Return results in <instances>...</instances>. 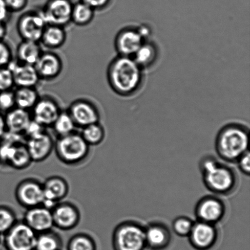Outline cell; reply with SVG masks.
I'll use <instances>...</instances> for the list:
<instances>
[{
  "label": "cell",
  "instance_id": "obj_29",
  "mask_svg": "<svg viewBox=\"0 0 250 250\" xmlns=\"http://www.w3.org/2000/svg\"><path fill=\"white\" fill-rule=\"evenodd\" d=\"M62 247L60 235L53 229L37 235L35 250H61Z\"/></svg>",
  "mask_w": 250,
  "mask_h": 250
},
{
  "label": "cell",
  "instance_id": "obj_8",
  "mask_svg": "<svg viewBox=\"0 0 250 250\" xmlns=\"http://www.w3.org/2000/svg\"><path fill=\"white\" fill-rule=\"evenodd\" d=\"M226 211L224 201L214 196H206L198 202L195 214L198 221L216 225L224 219Z\"/></svg>",
  "mask_w": 250,
  "mask_h": 250
},
{
  "label": "cell",
  "instance_id": "obj_38",
  "mask_svg": "<svg viewBox=\"0 0 250 250\" xmlns=\"http://www.w3.org/2000/svg\"><path fill=\"white\" fill-rule=\"evenodd\" d=\"M45 127L42 126L38 122L32 119L28 127H26L23 135L26 139L31 138V137L35 136L43 133V132H45Z\"/></svg>",
  "mask_w": 250,
  "mask_h": 250
},
{
  "label": "cell",
  "instance_id": "obj_2",
  "mask_svg": "<svg viewBox=\"0 0 250 250\" xmlns=\"http://www.w3.org/2000/svg\"><path fill=\"white\" fill-rule=\"evenodd\" d=\"M200 169L206 187L215 194L229 196L236 191L238 176L233 168L220 163L212 156H206L200 162Z\"/></svg>",
  "mask_w": 250,
  "mask_h": 250
},
{
  "label": "cell",
  "instance_id": "obj_43",
  "mask_svg": "<svg viewBox=\"0 0 250 250\" xmlns=\"http://www.w3.org/2000/svg\"><path fill=\"white\" fill-rule=\"evenodd\" d=\"M7 131L6 122H5L4 114L0 112V139L3 136L5 132Z\"/></svg>",
  "mask_w": 250,
  "mask_h": 250
},
{
  "label": "cell",
  "instance_id": "obj_42",
  "mask_svg": "<svg viewBox=\"0 0 250 250\" xmlns=\"http://www.w3.org/2000/svg\"><path fill=\"white\" fill-rule=\"evenodd\" d=\"M10 13L6 1L0 0V22H6Z\"/></svg>",
  "mask_w": 250,
  "mask_h": 250
},
{
  "label": "cell",
  "instance_id": "obj_17",
  "mask_svg": "<svg viewBox=\"0 0 250 250\" xmlns=\"http://www.w3.org/2000/svg\"><path fill=\"white\" fill-rule=\"evenodd\" d=\"M60 106L50 97L39 98L32 109V118L44 127L52 126L60 114Z\"/></svg>",
  "mask_w": 250,
  "mask_h": 250
},
{
  "label": "cell",
  "instance_id": "obj_5",
  "mask_svg": "<svg viewBox=\"0 0 250 250\" xmlns=\"http://www.w3.org/2000/svg\"><path fill=\"white\" fill-rule=\"evenodd\" d=\"M114 250H144L146 247L145 227L136 222L121 223L112 234Z\"/></svg>",
  "mask_w": 250,
  "mask_h": 250
},
{
  "label": "cell",
  "instance_id": "obj_6",
  "mask_svg": "<svg viewBox=\"0 0 250 250\" xmlns=\"http://www.w3.org/2000/svg\"><path fill=\"white\" fill-rule=\"evenodd\" d=\"M37 235L23 221H17L2 235V242L8 250H35Z\"/></svg>",
  "mask_w": 250,
  "mask_h": 250
},
{
  "label": "cell",
  "instance_id": "obj_1",
  "mask_svg": "<svg viewBox=\"0 0 250 250\" xmlns=\"http://www.w3.org/2000/svg\"><path fill=\"white\" fill-rule=\"evenodd\" d=\"M107 78L111 89L124 97L131 96L138 92L144 78L143 69L133 58L121 55L110 63Z\"/></svg>",
  "mask_w": 250,
  "mask_h": 250
},
{
  "label": "cell",
  "instance_id": "obj_32",
  "mask_svg": "<svg viewBox=\"0 0 250 250\" xmlns=\"http://www.w3.org/2000/svg\"><path fill=\"white\" fill-rule=\"evenodd\" d=\"M51 127L55 134L60 137L73 133L77 126L69 113L61 111Z\"/></svg>",
  "mask_w": 250,
  "mask_h": 250
},
{
  "label": "cell",
  "instance_id": "obj_22",
  "mask_svg": "<svg viewBox=\"0 0 250 250\" xmlns=\"http://www.w3.org/2000/svg\"><path fill=\"white\" fill-rule=\"evenodd\" d=\"M4 116L7 131L23 135L33 119L28 110L17 107L6 112Z\"/></svg>",
  "mask_w": 250,
  "mask_h": 250
},
{
  "label": "cell",
  "instance_id": "obj_25",
  "mask_svg": "<svg viewBox=\"0 0 250 250\" xmlns=\"http://www.w3.org/2000/svg\"><path fill=\"white\" fill-rule=\"evenodd\" d=\"M159 55V49L156 44L146 41L132 58L142 69H144L155 65L158 60Z\"/></svg>",
  "mask_w": 250,
  "mask_h": 250
},
{
  "label": "cell",
  "instance_id": "obj_7",
  "mask_svg": "<svg viewBox=\"0 0 250 250\" xmlns=\"http://www.w3.org/2000/svg\"><path fill=\"white\" fill-rule=\"evenodd\" d=\"M46 25L40 11H28L19 17L16 28L22 40L40 43Z\"/></svg>",
  "mask_w": 250,
  "mask_h": 250
},
{
  "label": "cell",
  "instance_id": "obj_35",
  "mask_svg": "<svg viewBox=\"0 0 250 250\" xmlns=\"http://www.w3.org/2000/svg\"><path fill=\"white\" fill-rule=\"evenodd\" d=\"M16 107L14 91L11 90L0 92V112L6 114Z\"/></svg>",
  "mask_w": 250,
  "mask_h": 250
},
{
  "label": "cell",
  "instance_id": "obj_3",
  "mask_svg": "<svg viewBox=\"0 0 250 250\" xmlns=\"http://www.w3.org/2000/svg\"><path fill=\"white\" fill-rule=\"evenodd\" d=\"M249 132L243 124L231 123L223 127L215 138L218 156L227 162H237L249 151Z\"/></svg>",
  "mask_w": 250,
  "mask_h": 250
},
{
  "label": "cell",
  "instance_id": "obj_14",
  "mask_svg": "<svg viewBox=\"0 0 250 250\" xmlns=\"http://www.w3.org/2000/svg\"><path fill=\"white\" fill-rule=\"evenodd\" d=\"M76 126L84 127L100 122V115L97 107L86 99H77L70 104L67 111Z\"/></svg>",
  "mask_w": 250,
  "mask_h": 250
},
{
  "label": "cell",
  "instance_id": "obj_33",
  "mask_svg": "<svg viewBox=\"0 0 250 250\" xmlns=\"http://www.w3.org/2000/svg\"><path fill=\"white\" fill-rule=\"evenodd\" d=\"M17 222L16 214L11 208L0 205V235L6 233Z\"/></svg>",
  "mask_w": 250,
  "mask_h": 250
},
{
  "label": "cell",
  "instance_id": "obj_34",
  "mask_svg": "<svg viewBox=\"0 0 250 250\" xmlns=\"http://www.w3.org/2000/svg\"><path fill=\"white\" fill-rule=\"evenodd\" d=\"M194 224V222L189 218L179 217L174 220L172 224V229L179 236H188Z\"/></svg>",
  "mask_w": 250,
  "mask_h": 250
},
{
  "label": "cell",
  "instance_id": "obj_23",
  "mask_svg": "<svg viewBox=\"0 0 250 250\" xmlns=\"http://www.w3.org/2000/svg\"><path fill=\"white\" fill-rule=\"evenodd\" d=\"M42 52L40 43L22 40L17 47V61L34 66Z\"/></svg>",
  "mask_w": 250,
  "mask_h": 250
},
{
  "label": "cell",
  "instance_id": "obj_9",
  "mask_svg": "<svg viewBox=\"0 0 250 250\" xmlns=\"http://www.w3.org/2000/svg\"><path fill=\"white\" fill-rule=\"evenodd\" d=\"M73 4L72 0H48L40 12L46 24L65 27L72 22Z\"/></svg>",
  "mask_w": 250,
  "mask_h": 250
},
{
  "label": "cell",
  "instance_id": "obj_13",
  "mask_svg": "<svg viewBox=\"0 0 250 250\" xmlns=\"http://www.w3.org/2000/svg\"><path fill=\"white\" fill-rule=\"evenodd\" d=\"M54 227L68 231L79 224L81 214L79 209L72 203H59L51 209Z\"/></svg>",
  "mask_w": 250,
  "mask_h": 250
},
{
  "label": "cell",
  "instance_id": "obj_45",
  "mask_svg": "<svg viewBox=\"0 0 250 250\" xmlns=\"http://www.w3.org/2000/svg\"><path fill=\"white\" fill-rule=\"evenodd\" d=\"M2 241V235H0V245H1Z\"/></svg>",
  "mask_w": 250,
  "mask_h": 250
},
{
  "label": "cell",
  "instance_id": "obj_36",
  "mask_svg": "<svg viewBox=\"0 0 250 250\" xmlns=\"http://www.w3.org/2000/svg\"><path fill=\"white\" fill-rule=\"evenodd\" d=\"M14 87L11 70L7 67L0 68V92L11 90Z\"/></svg>",
  "mask_w": 250,
  "mask_h": 250
},
{
  "label": "cell",
  "instance_id": "obj_12",
  "mask_svg": "<svg viewBox=\"0 0 250 250\" xmlns=\"http://www.w3.org/2000/svg\"><path fill=\"white\" fill-rule=\"evenodd\" d=\"M219 232L216 225L197 221L188 235L192 246L199 250H208L216 244Z\"/></svg>",
  "mask_w": 250,
  "mask_h": 250
},
{
  "label": "cell",
  "instance_id": "obj_4",
  "mask_svg": "<svg viewBox=\"0 0 250 250\" xmlns=\"http://www.w3.org/2000/svg\"><path fill=\"white\" fill-rule=\"evenodd\" d=\"M56 156L62 163L68 165L83 162L89 156L90 146L82 135L77 132L58 137L55 142Z\"/></svg>",
  "mask_w": 250,
  "mask_h": 250
},
{
  "label": "cell",
  "instance_id": "obj_10",
  "mask_svg": "<svg viewBox=\"0 0 250 250\" xmlns=\"http://www.w3.org/2000/svg\"><path fill=\"white\" fill-rule=\"evenodd\" d=\"M15 195L17 202L26 209L42 205L43 184L34 179H27L17 186Z\"/></svg>",
  "mask_w": 250,
  "mask_h": 250
},
{
  "label": "cell",
  "instance_id": "obj_11",
  "mask_svg": "<svg viewBox=\"0 0 250 250\" xmlns=\"http://www.w3.org/2000/svg\"><path fill=\"white\" fill-rule=\"evenodd\" d=\"M146 41L138 28L126 27L117 34L115 48L119 55L132 58Z\"/></svg>",
  "mask_w": 250,
  "mask_h": 250
},
{
  "label": "cell",
  "instance_id": "obj_16",
  "mask_svg": "<svg viewBox=\"0 0 250 250\" xmlns=\"http://www.w3.org/2000/svg\"><path fill=\"white\" fill-rule=\"evenodd\" d=\"M23 221L37 234L50 231L54 227L51 210L42 205L27 209Z\"/></svg>",
  "mask_w": 250,
  "mask_h": 250
},
{
  "label": "cell",
  "instance_id": "obj_37",
  "mask_svg": "<svg viewBox=\"0 0 250 250\" xmlns=\"http://www.w3.org/2000/svg\"><path fill=\"white\" fill-rule=\"evenodd\" d=\"M13 61L11 46L4 41H0V68L7 67Z\"/></svg>",
  "mask_w": 250,
  "mask_h": 250
},
{
  "label": "cell",
  "instance_id": "obj_41",
  "mask_svg": "<svg viewBox=\"0 0 250 250\" xmlns=\"http://www.w3.org/2000/svg\"><path fill=\"white\" fill-rule=\"evenodd\" d=\"M95 11L103 10L109 6L112 0H82Z\"/></svg>",
  "mask_w": 250,
  "mask_h": 250
},
{
  "label": "cell",
  "instance_id": "obj_39",
  "mask_svg": "<svg viewBox=\"0 0 250 250\" xmlns=\"http://www.w3.org/2000/svg\"><path fill=\"white\" fill-rule=\"evenodd\" d=\"M10 12H19L25 8L28 0H5Z\"/></svg>",
  "mask_w": 250,
  "mask_h": 250
},
{
  "label": "cell",
  "instance_id": "obj_24",
  "mask_svg": "<svg viewBox=\"0 0 250 250\" xmlns=\"http://www.w3.org/2000/svg\"><path fill=\"white\" fill-rule=\"evenodd\" d=\"M67 39V33L64 27L47 24L41 37L40 43L49 49L61 47Z\"/></svg>",
  "mask_w": 250,
  "mask_h": 250
},
{
  "label": "cell",
  "instance_id": "obj_40",
  "mask_svg": "<svg viewBox=\"0 0 250 250\" xmlns=\"http://www.w3.org/2000/svg\"><path fill=\"white\" fill-rule=\"evenodd\" d=\"M240 170L244 175L249 176L250 173V156L249 151L242 156L237 160Z\"/></svg>",
  "mask_w": 250,
  "mask_h": 250
},
{
  "label": "cell",
  "instance_id": "obj_21",
  "mask_svg": "<svg viewBox=\"0 0 250 250\" xmlns=\"http://www.w3.org/2000/svg\"><path fill=\"white\" fill-rule=\"evenodd\" d=\"M146 246L154 250L165 249L171 241L170 229L161 222H153L145 227Z\"/></svg>",
  "mask_w": 250,
  "mask_h": 250
},
{
  "label": "cell",
  "instance_id": "obj_19",
  "mask_svg": "<svg viewBox=\"0 0 250 250\" xmlns=\"http://www.w3.org/2000/svg\"><path fill=\"white\" fill-rule=\"evenodd\" d=\"M34 67L41 80H52L62 72L63 62L58 54L53 51H43Z\"/></svg>",
  "mask_w": 250,
  "mask_h": 250
},
{
  "label": "cell",
  "instance_id": "obj_15",
  "mask_svg": "<svg viewBox=\"0 0 250 250\" xmlns=\"http://www.w3.org/2000/svg\"><path fill=\"white\" fill-rule=\"evenodd\" d=\"M42 184L44 193L42 205L51 210L64 199L69 192L67 181L60 176L48 178Z\"/></svg>",
  "mask_w": 250,
  "mask_h": 250
},
{
  "label": "cell",
  "instance_id": "obj_31",
  "mask_svg": "<svg viewBox=\"0 0 250 250\" xmlns=\"http://www.w3.org/2000/svg\"><path fill=\"white\" fill-rule=\"evenodd\" d=\"M80 134L90 146H97L104 141L105 131L99 122L83 127Z\"/></svg>",
  "mask_w": 250,
  "mask_h": 250
},
{
  "label": "cell",
  "instance_id": "obj_26",
  "mask_svg": "<svg viewBox=\"0 0 250 250\" xmlns=\"http://www.w3.org/2000/svg\"><path fill=\"white\" fill-rule=\"evenodd\" d=\"M14 91L16 107L28 111L33 109L41 97L36 88L17 87Z\"/></svg>",
  "mask_w": 250,
  "mask_h": 250
},
{
  "label": "cell",
  "instance_id": "obj_27",
  "mask_svg": "<svg viewBox=\"0 0 250 250\" xmlns=\"http://www.w3.org/2000/svg\"><path fill=\"white\" fill-rule=\"evenodd\" d=\"M33 162L25 143L16 144L12 149L7 165L16 170H23Z\"/></svg>",
  "mask_w": 250,
  "mask_h": 250
},
{
  "label": "cell",
  "instance_id": "obj_44",
  "mask_svg": "<svg viewBox=\"0 0 250 250\" xmlns=\"http://www.w3.org/2000/svg\"><path fill=\"white\" fill-rule=\"evenodd\" d=\"M7 31L6 22H0V41H4L6 36Z\"/></svg>",
  "mask_w": 250,
  "mask_h": 250
},
{
  "label": "cell",
  "instance_id": "obj_20",
  "mask_svg": "<svg viewBox=\"0 0 250 250\" xmlns=\"http://www.w3.org/2000/svg\"><path fill=\"white\" fill-rule=\"evenodd\" d=\"M7 68L11 70L14 86L17 87H33L40 82L34 66L12 61Z\"/></svg>",
  "mask_w": 250,
  "mask_h": 250
},
{
  "label": "cell",
  "instance_id": "obj_30",
  "mask_svg": "<svg viewBox=\"0 0 250 250\" xmlns=\"http://www.w3.org/2000/svg\"><path fill=\"white\" fill-rule=\"evenodd\" d=\"M94 237L85 232H80L73 235L62 250H95Z\"/></svg>",
  "mask_w": 250,
  "mask_h": 250
},
{
  "label": "cell",
  "instance_id": "obj_18",
  "mask_svg": "<svg viewBox=\"0 0 250 250\" xmlns=\"http://www.w3.org/2000/svg\"><path fill=\"white\" fill-rule=\"evenodd\" d=\"M26 146L31 160L35 162L45 160L55 148V141L47 132L26 139Z\"/></svg>",
  "mask_w": 250,
  "mask_h": 250
},
{
  "label": "cell",
  "instance_id": "obj_28",
  "mask_svg": "<svg viewBox=\"0 0 250 250\" xmlns=\"http://www.w3.org/2000/svg\"><path fill=\"white\" fill-rule=\"evenodd\" d=\"M95 12L92 7L81 0L73 4L71 22L77 26H86L94 19Z\"/></svg>",
  "mask_w": 250,
  "mask_h": 250
}]
</instances>
